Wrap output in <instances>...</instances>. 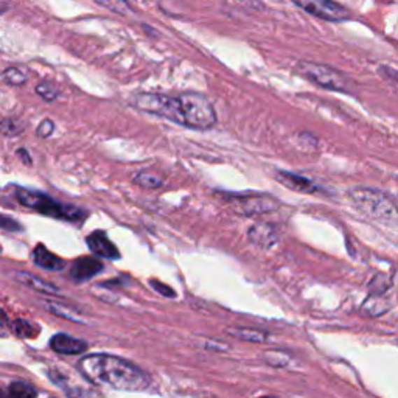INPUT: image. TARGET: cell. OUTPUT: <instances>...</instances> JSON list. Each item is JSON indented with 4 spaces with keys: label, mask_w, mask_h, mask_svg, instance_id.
Listing matches in <instances>:
<instances>
[{
    "label": "cell",
    "mask_w": 398,
    "mask_h": 398,
    "mask_svg": "<svg viewBox=\"0 0 398 398\" xmlns=\"http://www.w3.org/2000/svg\"><path fill=\"white\" fill-rule=\"evenodd\" d=\"M80 366L89 380L115 389L141 392L148 389L151 383L148 374L142 369L113 355H89Z\"/></svg>",
    "instance_id": "1"
},
{
    "label": "cell",
    "mask_w": 398,
    "mask_h": 398,
    "mask_svg": "<svg viewBox=\"0 0 398 398\" xmlns=\"http://www.w3.org/2000/svg\"><path fill=\"white\" fill-rule=\"evenodd\" d=\"M348 199L369 218L384 222V225H395V222H398L397 204L389 194L381 190L370 187H356L348 192Z\"/></svg>",
    "instance_id": "2"
},
{
    "label": "cell",
    "mask_w": 398,
    "mask_h": 398,
    "mask_svg": "<svg viewBox=\"0 0 398 398\" xmlns=\"http://www.w3.org/2000/svg\"><path fill=\"white\" fill-rule=\"evenodd\" d=\"M15 198L19 204L24 207H29L31 211H36L43 215L52 216L57 220H66V221H83L86 218L87 212L83 208L72 206V204H62V202L53 199L47 194L41 192H30L24 190V188H16Z\"/></svg>",
    "instance_id": "3"
},
{
    "label": "cell",
    "mask_w": 398,
    "mask_h": 398,
    "mask_svg": "<svg viewBox=\"0 0 398 398\" xmlns=\"http://www.w3.org/2000/svg\"><path fill=\"white\" fill-rule=\"evenodd\" d=\"M294 71L302 78L311 81L313 85H318L328 90H334V92L353 94L356 89L353 80L348 78L347 75L336 71L334 67L320 64V62L300 61L297 62Z\"/></svg>",
    "instance_id": "4"
},
{
    "label": "cell",
    "mask_w": 398,
    "mask_h": 398,
    "mask_svg": "<svg viewBox=\"0 0 398 398\" xmlns=\"http://www.w3.org/2000/svg\"><path fill=\"white\" fill-rule=\"evenodd\" d=\"M134 106L165 120L183 125L187 128V111L183 95L170 97L164 94H138L134 99Z\"/></svg>",
    "instance_id": "5"
},
{
    "label": "cell",
    "mask_w": 398,
    "mask_h": 398,
    "mask_svg": "<svg viewBox=\"0 0 398 398\" xmlns=\"http://www.w3.org/2000/svg\"><path fill=\"white\" fill-rule=\"evenodd\" d=\"M227 201L230 207L239 215L255 216L263 213H271L277 211L278 202L276 198L264 193H249V194H229Z\"/></svg>",
    "instance_id": "6"
},
{
    "label": "cell",
    "mask_w": 398,
    "mask_h": 398,
    "mask_svg": "<svg viewBox=\"0 0 398 398\" xmlns=\"http://www.w3.org/2000/svg\"><path fill=\"white\" fill-rule=\"evenodd\" d=\"M292 2L304 11L322 20H328V22H341L352 16V13L346 6L334 0H292Z\"/></svg>",
    "instance_id": "7"
},
{
    "label": "cell",
    "mask_w": 398,
    "mask_h": 398,
    "mask_svg": "<svg viewBox=\"0 0 398 398\" xmlns=\"http://www.w3.org/2000/svg\"><path fill=\"white\" fill-rule=\"evenodd\" d=\"M86 243L95 255L109 258V260H115V258L120 257V253H118L115 244L108 239V235L104 234L103 230H95V232L90 234L86 239Z\"/></svg>",
    "instance_id": "8"
},
{
    "label": "cell",
    "mask_w": 398,
    "mask_h": 398,
    "mask_svg": "<svg viewBox=\"0 0 398 398\" xmlns=\"http://www.w3.org/2000/svg\"><path fill=\"white\" fill-rule=\"evenodd\" d=\"M277 180L282 185H285L286 188H290V190L297 192V193L311 194V193L319 190V187L314 184L311 179L305 178V176H300V174H296V173L278 171L277 173Z\"/></svg>",
    "instance_id": "9"
},
{
    "label": "cell",
    "mask_w": 398,
    "mask_h": 398,
    "mask_svg": "<svg viewBox=\"0 0 398 398\" xmlns=\"http://www.w3.org/2000/svg\"><path fill=\"white\" fill-rule=\"evenodd\" d=\"M103 263L95 257H81L72 264L71 274L75 280H87L103 271Z\"/></svg>",
    "instance_id": "10"
},
{
    "label": "cell",
    "mask_w": 398,
    "mask_h": 398,
    "mask_svg": "<svg viewBox=\"0 0 398 398\" xmlns=\"http://www.w3.org/2000/svg\"><path fill=\"white\" fill-rule=\"evenodd\" d=\"M50 347L55 352L62 355H78L87 350V344L85 341L72 338L69 336V334H62V333L55 334L50 341Z\"/></svg>",
    "instance_id": "11"
},
{
    "label": "cell",
    "mask_w": 398,
    "mask_h": 398,
    "mask_svg": "<svg viewBox=\"0 0 398 398\" xmlns=\"http://www.w3.org/2000/svg\"><path fill=\"white\" fill-rule=\"evenodd\" d=\"M249 240L257 246H262L264 249L272 248L278 241V235L276 229L266 222H258V225L249 229Z\"/></svg>",
    "instance_id": "12"
},
{
    "label": "cell",
    "mask_w": 398,
    "mask_h": 398,
    "mask_svg": "<svg viewBox=\"0 0 398 398\" xmlns=\"http://www.w3.org/2000/svg\"><path fill=\"white\" fill-rule=\"evenodd\" d=\"M33 260L38 264V266L44 268V269H50V271H61L66 264L64 260H61L58 255L50 253L44 244H38V246L34 248Z\"/></svg>",
    "instance_id": "13"
},
{
    "label": "cell",
    "mask_w": 398,
    "mask_h": 398,
    "mask_svg": "<svg viewBox=\"0 0 398 398\" xmlns=\"http://www.w3.org/2000/svg\"><path fill=\"white\" fill-rule=\"evenodd\" d=\"M50 378L58 384V386L64 390L69 398H97V395L90 389L80 386V384H72L62 374L52 372Z\"/></svg>",
    "instance_id": "14"
},
{
    "label": "cell",
    "mask_w": 398,
    "mask_h": 398,
    "mask_svg": "<svg viewBox=\"0 0 398 398\" xmlns=\"http://www.w3.org/2000/svg\"><path fill=\"white\" fill-rule=\"evenodd\" d=\"M16 280L29 288L36 290L38 292H45V294H58V288L52 283L45 282L44 278L30 274V272H16Z\"/></svg>",
    "instance_id": "15"
},
{
    "label": "cell",
    "mask_w": 398,
    "mask_h": 398,
    "mask_svg": "<svg viewBox=\"0 0 398 398\" xmlns=\"http://www.w3.org/2000/svg\"><path fill=\"white\" fill-rule=\"evenodd\" d=\"M226 333L236 339H241L246 342H255V344H262V342L268 341V333L257 330V328L230 327V328H226Z\"/></svg>",
    "instance_id": "16"
},
{
    "label": "cell",
    "mask_w": 398,
    "mask_h": 398,
    "mask_svg": "<svg viewBox=\"0 0 398 398\" xmlns=\"http://www.w3.org/2000/svg\"><path fill=\"white\" fill-rule=\"evenodd\" d=\"M389 308H390L389 300L383 294H372L364 300V304L361 306L362 313L367 314L370 318L383 316V314H386L389 311Z\"/></svg>",
    "instance_id": "17"
},
{
    "label": "cell",
    "mask_w": 398,
    "mask_h": 398,
    "mask_svg": "<svg viewBox=\"0 0 398 398\" xmlns=\"http://www.w3.org/2000/svg\"><path fill=\"white\" fill-rule=\"evenodd\" d=\"M0 398H36V390L29 383L16 381L8 388H0Z\"/></svg>",
    "instance_id": "18"
},
{
    "label": "cell",
    "mask_w": 398,
    "mask_h": 398,
    "mask_svg": "<svg viewBox=\"0 0 398 398\" xmlns=\"http://www.w3.org/2000/svg\"><path fill=\"white\" fill-rule=\"evenodd\" d=\"M134 183L137 185H141L143 188H148V190H155V188H159L160 185L164 184L162 178L156 174L155 171L150 170H143L141 173H137L134 176Z\"/></svg>",
    "instance_id": "19"
},
{
    "label": "cell",
    "mask_w": 398,
    "mask_h": 398,
    "mask_svg": "<svg viewBox=\"0 0 398 398\" xmlns=\"http://www.w3.org/2000/svg\"><path fill=\"white\" fill-rule=\"evenodd\" d=\"M45 308L48 311H52L53 314H57V316H61V318H64V319L76 320V322H85V319L80 316L78 311L71 308V306H67V305H62L59 302H47Z\"/></svg>",
    "instance_id": "20"
},
{
    "label": "cell",
    "mask_w": 398,
    "mask_h": 398,
    "mask_svg": "<svg viewBox=\"0 0 398 398\" xmlns=\"http://www.w3.org/2000/svg\"><path fill=\"white\" fill-rule=\"evenodd\" d=\"M94 2L122 16H128L132 13L131 5L127 2V0H94Z\"/></svg>",
    "instance_id": "21"
},
{
    "label": "cell",
    "mask_w": 398,
    "mask_h": 398,
    "mask_svg": "<svg viewBox=\"0 0 398 398\" xmlns=\"http://www.w3.org/2000/svg\"><path fill=\"white\" fill-rule=\"evenodd\" d=\"M3 80L11 86H22L27 83V73L19 67H8L2 73Z\"/></svg>",
    "instance_id": "22"
},
{
    "label": "cell",
    "mask_w": 398,
    "mask_h": 398,
    "mask_svg": "<svg viewBox=\"0 0 398 398\" xmlns=\"http://www.w3.org/2000/svg\"><path fill=\"white\" fill-rule=\"evenodd\" d=\"M22 132V125H20L15 118H3L0 120V134L6 137H15Z\"/></svg>",
    "instance_id": "23"
},
{
    "label": "cell",
    "mask_w": 398,
    "mask_h": 398,
    "mask_svg": "<svg viewBox=\"0 0 398 398\" xmlns=\"http://www.w3.org/2000/svg\"><path fill=\"white\" fill-rule=\"evenodd\" d=\"M36 94L45 101H53V100H57V97H58V89L55 87V85H52V83L44 81V83H39V85L36 86Z\"/></svg>",
    "instance_id": "24"
},
{
    "label": "cell",
    "mask_w": 398,
    "mask_h": 398,
    "mask_svg": "<svg viewBox=\"0 0 398 398\" xmlns=\"http://www.w3.org/2000/svg\"><path fill=\"white\" fill-rule=\"evenodd\" d=\"M11 328H13V332H15L20 338H33L34 333H36V330L31 327V324L22 319L15 320Z\"/></svg>",
    "instance_id": "25"
},
{
    "label": "cell",
    "mask_w": 398,
    "mask_h": 398,
    "mask_svg": "<svg viewBox=\"0 0 398 398\" xmlns=\"http://www.w3.org/2000/svg\"><path fill=\"white\" fill-rule=\"evenodd\" d=\"M0 229L10 230V232H19V230H22V226H20L16 220L0 213Z\"/></svg>",
    "instance_id": "26"
},
{
    "label": "cell",
    "mask_w": 398,
    "mask_h": 398,
    "mask_svg": "<svg viewBox=\"0 0 398 398\" xmlns=\"http://www.w3.org/2000/svg\"><path fill=\"white\" fill-rule=\"evenodd\" d=\"M53 129H55V123L50 120V118H45V120H43V122L39 123L36 134L39 137L47 138V137H50L53 134Z\"/></svg>",
    "instance_id": "27"
},
{
    "label": "cell",
    "mask_w": 398,
    "mask_h": 398,
    "mask_svg": "<svg viewBox=\"0 0 398 398\" xmlns=\"http://www.w3.org/2000/svg\"><path fill=\"white\" fill-rule=\"evenodd\" d=\"M150 285L152 286V290L157 291L159 294H162L164 297H176V292H174V290H171L170 286H166L165 283L162 282H159V280H151Z\"/></svg>",
    "instance_id": "28"
},
{
    "label": "cell",
    "mask_w": 398,
    "mask_h": 398,
    "mask_svg": "<svg viewBox=\"0 0 398 398\" xmlns=\"http://www.w3.org/2000/svg\"><path fill=\"white\" fill-rule=\"evenodd\" d=\"M17 156L20 157V160H22L24 164H27V165H31V157H30L29 151H27V150H24V148L17 150Z\"/></svg>",
    "instance_id": "29"
},
{
    "label": "cell",
    "mask_w": 398,
    "mask_h": 398,
    "mask_svg": "<svg viewBox=\"0 0 398 398\" xmlns=\"http://www.w3.org/2000/svg\"><path fill=\"white\" fill-rule=\"evenodd\" d=\"M0 319H2V320H5V319H6V316H5L3 310H0Z\"/></svg>",
    "instance_id": "30"
},
{
    "label": "cell",
    "mask_w": 398,
    "mask_h": 398,
    "mask_svg": "<svg viewBox=\"0 0 398 398\" xmlns=\"http://www.w3.org/2000/svg\"><path fill=\"white\" fill-rule=\"evenodd\" d=\"M260 398H276V397H260Z\"/></svg>",
    "instance_id": "31"
}]
</instances>
